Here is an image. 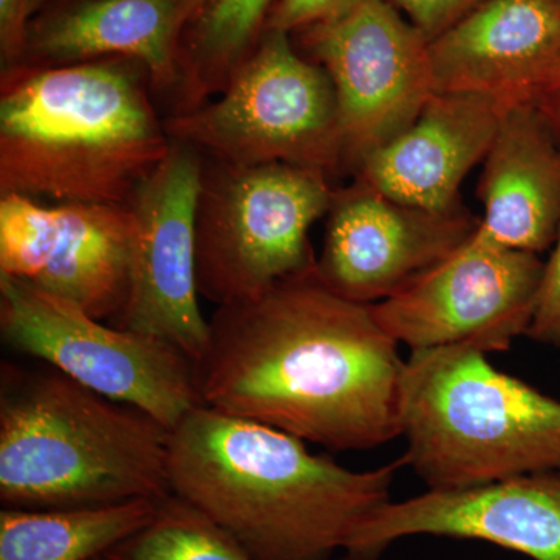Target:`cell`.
Returning a JSON list of instances; mask_svg holds the SVG:
<instances>
[{
    "label": "cell",
    "mask_w": 560,
    "mask_h": 560,
    "mask_svg": "<svg viewBox=\"0 0 560 560\" xmlns=\"http://www.w3.org/2000/svg\"><path fill=\"white\" fill-rule=\"evenodd\" d=\"M209 326L197 363L205 407L334 452L400 436V345L371 304L335 293L316 267L217 307Z\"/></svg>",
    "instance_id": "1"
},
{
    "label": "cell",
    "mask_w": 560,
    "mask_h": 560,
    "mask_svg": "<svg viewBox=\"0 0 560 560\" xmlns=\"http://www.w3.org/2000/svg\"><path fill=\"white\" fill-rule=\"evenodd\" d=\"M401 459L346 469L305 441L198 405L171 431V493L254 560H331L390 501Z\"/></svg>",
    "instance_id": "2"
},
{
    "label": "cell",
    "mask_w": 560,
    "mask_h": 560,
    "mask_svg": "<svg viewBox=\"0 0 560 560\" xmlns=\"http://www.w3.org/2000/svg\"><path fill=\"white\" fill-rule=\"evenodd\" d=\"M154 95L125 58L0 70V195L128 208L172 149Z\"/></svg>",
    "instance_id": "3"
},
{
    "label": "cell",
    "mask_w": 560,
    "mask_h": 560,
    "mask_svg": "<svg viewBox=\"0 0 560 560\" xmlns=\"http://www.w3.org/2000/svg\"><path fill=\"white\" fill-rule=\"evenodd\" d=\"M171 431L43 363L0 368V501L73 510L171 493Z\"/></svg>",
    "instance_id": "4"
},
{
    "label": "cell",
    "mask_w": 560,
    "mask_h": 560,
    "mask_svg": "<svg viewBox=\"0 0 560 560\" xmlns=\"http://www.w3.org/2000/svg\"><path fill=\"white\" fill-rule=\"evenodd\" d=\"M400 423L401 463L429 490L560 469V400L497 370L471 346L411 350Z\"/></svg>",
    "instance_id": "5"
},
{
    "label": "cell",
    "mask_w": 560,
    "mask_h": 560,
    "mask_svg": "<svg viewBox=\"0 0 560 560\" xmlns=\"http://www.w3.org/2000/svg\"><path fill=\"white\" fill-rule=\"evenodd\" d=\"M175 142L231 165L289 164L342 172L337 94L326 70L305 58L289 33L265 31L220 94L164 116Z\"/></svg>",
    "instance_id": "6"
},
{
    "label": "cell",
    "mask_w": 560,
    "mask_h": 560,
    "mask_svg": "<svg viewBox=\"0 0 560 560\" xmlns=\"http://www.w3.org/2000/svg\"><path fill=\"white\" fill-rule=\"evenodd\" d=\"M334 183L289 164L205 160L197 202L200 296L217 307L260 296L316 267L311 228L329 212Z\"/></svg>",
    "instance_id": "7"
},
{
    "label": "cell",
    "mask_w": 560,
    "mask_h": 560,
    "mask_svg": "<svg viewBox=\"0 0 560 560\" xmlns=\"http://www.w3.org/2000/svg\"><path fill=\"white\" fill-rule=\"evenodd\" d=\"M0 331L9 348L168 430L201 405L197 364L150 335L95 319L73 302L0 275Z\"/></svg>",
    "instance_id": "8"
},
{
    "label": "cell",
    "mask_w": 560,
    "mask_h": 560,
    "mask_svg": "<svg viewBox=\"0 0 560 560\" xmlns=\"http://www.w3.org/2000/svg\"><path fill=\"white\" fill-rule=\"evenodd\" d=\"M291 39L334 84L345 175L410 127L434 94L429 40L388 0H348Z\"/></svg>",
    "instance_id": "9"
},
{
    "label": "cell",
    "mask_w": 560,
    "mask_h": 560,
    "mask_svg": "<svg viewBox=\"0 0 560 560\" xmlns=\"http://www.w3.org/2000/svg\"><path fill=\"white\" fill-rule=\"evenodd\" d=\"M544 275L539 254L503 248L477 231L372 311L386 334L410 350L466 345L504 352L528 334Z\"/></svg>",
    "instance_id": "10"
},
{
    "label": "cell",
    "mask_w": 560,
    "mask_h": 560,
    "mask_svg": "<svg viewBox=\"0 0 560 560\" xmlns=\"http://www.w3.org/2000/svg\"><path fill=\"white\" fill-rule=\"evenodd\" d=\"M136 221L127 206L49 205L0 195V275L116 324L135 280Z\"/></svg>",
    "instance_id": "11"
},
{
    "label": "cell",
    "mask_w": 560,
    "mask_h": 560,
    "mask_svg": "<svg viewBox=\"0 0 560 560\" xmlns=\"http://www.w3.org/2000/svg\"><path fill=\"white\" fill-rule=\"evenodd\" d=\"M172 142L128 206L136 221L135 280L130 302L114 326L171 342L197 364L210 330L197 278V202L205 158Z\"/></svg>",
    "instance_id": "12"
},
{
    "label": "cell",
    "mask_w": 560,
    "mask_h": 560,
    "mask_svg": "<svg viewBox=\"0 0 560 560\" xmlns=\"http://www.w3.org/2000/svg\"><path fill=\"white\" fill-rule=\"evenodd\" d=\"M316 272L346 300L378 304L451 257L480 228L466 206L429 210L353 179L335 187Z\"/></svg>",
    "instance_id": "13"
},
{
    "label": "cell",
    "mask_w": 560,
    "mask_h": 560,
    "mask_svg": "<svg viewBox=\"0 0 560 560\" xmlns=\"http://www.w3.org/2000/svg\"><path fill=\"white\" fill-rule=\"evenodd\" d=\"M412 536L482 540L533 560H560V469L388 501L361 523L346 552L378 558Z\"/></svg>",
    "instance_id": "14"
},
{
    "label": "cell",
    "mask_w": 560,
    "mask_h": 560,
    "mask_svg": "<svg viewBox=\"0 0 560 560\" xmlns=\"http://www.w3.org/2000/svg\"><path fill=\"white\" fill-rule=\"evenodd\" d=\"M429 51L436 94L539 106L560 81V5L552 0H482L430 40Z\"/></svg>",
    "instance_id": "15"
},
{
    "label": "cell",
    "mask_w": 560,
    "mask_h": 560,
    "mask_svg": "<svg viewBox=\"0 0 560 560\" xmlns=\"http://www.w3.org/2000/svg\"><path fill=\"white\" fill-rule=\"evenodd\" d=\"M191 18L190 0H44L13 68L125 58L143 66L154 94L172 103Z\"/></svg>",
    "instance_id": "16"
},
{
    "label": "cell",
    "mask_w": 560,
    "mask_h": 560,
    "mask_svg": "<svg viewBox=\"0 0 560 560\" xmlns=\"http://www.w3.org/2000/svg\"><path fill=\"white\" fill-rule=\"evenodd\" d=\"M506 106L485 95L434 92L410 127L364 158L353 179L415 208H460V184L485 161Z\"/></svg>",
    "instance_id": "17"
},
{
    "label": "cell",
    "mask_w": 560,
    "mask_h": 560,
    "mask_svg": "<svg viewBox=\"0 0 560 560\" xmlns=\"http://www.w3.org/2000/svg\"><path fill=\"white\" fill-rule=\"evenodd\" d=\"M478 232L503 248L540 254L560 231V142L544 110L508 105L478 180Z\"/></svg>",
    "instance_id": "18"
},
{
    "label": "cell",
    "mask_w": 560,
    "mask_h": 560,
    "mask_svg": "<svg viewBox=\"0 0 560 560\" xmlns=\"http://www.w3.org/2000/svg\"><path fill=\"white\" fill-rule=\"evenodd\" d=\"M161 500V499H160ZM160 500L0 512V560H94L145 528Z\"/></svg>",
    "instance_id": "19"
},
{
    "label": "cell",
    "mask_w": 560,
    "mask_h": 560,
    "mask_svg": "<svg viewBox=\"0 0 560 560\" xmlns=\"http://www.w3.org/2000/svg\"><path fill=\"white\" fill-rule=\"evenodd\" d=\"M180 46L179 88L171 113L197 108L230 83L256 49L276 0H190Z\"/></svg>",
    "instance_id": "20"
},
{
    "label": "cell",
    "mask_w": 560,
    "mask_h": 560,
    "mask_svg": "<svg viewBox=\"0 0 560 560\" xmlns=\"http://www.w3.org/2000/svg\"><path fill=\"white\" fill-rule=\"evenodd\" d=\"M113 560H254L231 536L168 493L153 521L108 552Z\"/></svg>",
    "instance_id": "21"
},
{
    "label": "cell",
    "mask_w": 560,
    "mask_h": 560,
    "mask_svg": "<svg viewBox=\"0 0 560 560\" xmlns=\"http://www.w3.org/2000/svg\"><path fill=\"white\" fill-rule=\"evenodd\" d=\"M526 337L560 348V231L551 257L545 261L539 301Z\"/></svg>",
    "instance_id": "22"
},
{
    "label": "cell",
    "mask_w": 560,
    "mask_h": 560,
    "mask_svg": "<svg viewBox=\"0 0 560 560\" xmlns=\"http://www.w3.org/2000/svg\"><path fill=\"white\" fill-rule=\"evenodd\" d=\"M427 40H433L463 20L482 0H388Z\"/></svg>",
    "instance_id": "23"
},
{
    "label": "cell",
    "mask_w": 560,
    "mask_h": 560,
    "mask_svg": "<svg viewBox=\"0 0 560 560\" xmlns=\"http://www.w3.org/2000/svg\"><path fill=\"white\" fill-rule=\"evenodd\" d=\"M44 0H0V66L13 68L20 60L28 25Z\"/></svg>",
    "instance_id": "24"
},
{
    "label": "cell",
    "mask_w": 560,
    "mask_h": 560,
    "mask_svg": "<svg viewBox=\"0 0 560 560\" xmlns=\"http://www.w3.org/2000/svg\"><path fill=\"white\" fill-rule=\"evenodd\" d=\"M348 0H276L265 31H279L293 35L313 22L330 16Z\"/></svg>",
    "instance_id": "25"
},
{
    "label": "cell",
    "mask_w": 560,
    "mask_h": 560,
    "mask_svg": "<svg viewBox=\"0 0 560 560\" xmlns=\"http://www.w3.org/2000/svg\"><path fill=\"white\" fill-rule=\"evenodd\" d=\"M539 108L544 110L545 116L550 120L552 130H555L560 142V81L558 88L541 102Z\"/></svg>",
    "instance_id": "26"
},
{
    "label": "cell",
    "mask_w": 560,
    "mask_h": 560,
    "mask_svg": "<svg viewBox=\"0 0 560 560\" xmlns=\"http://www.w3.org/2000/svg\"><path fill=\"white\" fill-rule=\"evenodd\" d=\"M337 560H377V558H361V556L348 555V552H346L345 558Z\"/></svg>",
    "instance_id": "27"
},
{
    "label": "cell",
    "mask_w": 560,
    "mask_h": 560,
    "mask_svg": "<svg viewBox=\"0 0 560 560\" xmlns=\"http://www.w3.org/2000/svg\"><path fill=\"white\" fill-rule=\"evenodd\" d=\"M94 560H113V559H109L108 556H101V558H95Z\"/></svg>",
    "instance_id": "28"
},
{
    "label": "cell",
    "mask_w": 560,
    "mask_h": 560,
    "mask_svg": "<svg viewBox=\"0 0 560 560\" xmlns=\"http://www.w3.org/2000/svg\"><path fill=\"white\" fill-rule=\"evenodd\" d=\"M552 2L559 3L560 5V0H552Z\"/></svg>",
    "instance_id": "29"
}]
</instances>
